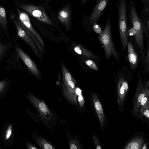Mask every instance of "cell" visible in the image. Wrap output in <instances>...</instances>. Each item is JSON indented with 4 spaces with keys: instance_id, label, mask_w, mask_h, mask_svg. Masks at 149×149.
I'll list each match as a JSON object with an SVG mask.
<instances>
[{
    "instance_id": "6da1fadb",
    "label": "cell",
    "mask_w": 149,
    "mask_h": 149,
    "mask_svg": "<svg viewBox=\"0 0 149 149\" xmlns=\"http://www.w3.org/2000/svg\"><path fill=\"white\" fill-rule=\"evenodd\" d=\"M118 28L121 41L123 49L128 43V32L127 25L126 0H118L117 3Z\"/></svg>"
},
{
    "instance_id": "7a4b0ae2",
    "label": "cell",
    "mask_w": 149,
    "mask_h": 149,
    "mask_svg": "<svg viewBox=\"0 0 149 149\" xmlns=\"http://www.w3.org/2000/svg\"><path fill=\"white\" fill-rule=\"evenodd\" d=\"M99 39L104 46L105 55L107 60L112 56L116 59L118 56L113 42L111 33V24L110 14L109 15L107 22L101 33L99 35Z\"/></svg>"
},
{
    "instance_id": "3957f363",
    "label": "cell",
    "mask_w": 149,
    "mask_h": 149,
    "mask_svg": "<svg viewBox=\"0 0 149 149\" xmlns=\"http://www.w3.org/2000/svg\"><path fill=\"white\" fill-rule=\"evenodd\" d=\"M130 19L133 26L128 31V34L134 37L136 44L140 48L142 56H143L144 28L143 23L137 15H133Z\"/></svg>"
},
{
    "instance_id": "277c9868",
    "label": "cell",
    "mask_w": 149,
    "mask_h": 149,
    "mask_svg": "<svg viewBox=\"0 0 149 149\" xmlns=\"http://www.w3.org/2000/svg\"><path fill=\"white\" fill-rule=\"evenodd\" d=\"M19 6L31 15L40 21L50 25H53V23L47 15L45 9L41 7L28 4H20Z\"/></svg>"
},
{
    "instance_id": "5b68a950",
    "label": "cell",
    "mask_w": 149,
    "mask_h": 149,
    "mask_svg": "<svg viewBox=\"0 0 149 149\" xmlns=\"http://www.w3.org/2000/svg\"><path fill=\"white\" fill-rule=\"evenodd\" d=\"M149 81H147L145 86H143L142 80L139 78L138 82L137 91L135 97L134 106V113L136 114L138 112L141 103L144 97L146 95L149 96V92L148 87Z\"/></svg>"
},
{
    "instance_id": "8992f818",
    "label": "cell",
    "mask_w": 149,
    "mask_h": 149,
    "mask_svg": "<svg viewBox=\"0 0 149 149\" xmlns=\"http://www.w3.org/2000/svg\"><path fill=\"white\" fill-rule=\"evenodd\" d=\"M14 23L18 36L22 38L31 47L37 56H39V52L35 42L29 34L22 24L17 20H15Z\"/></svg>"
},
{
    "instance_id": "52a82bcc",
    "label": "cell",
    "mask_w": 149,
    "mask_h": 149,
    "mask_svg": "<svg viewBox=\"0 0 149 149\" xmlns=\"http://www.w3.org/2000/svg\"><path fill=\"white\" fill-rule=\"evenodd\" d=\"M17 11L19 21L35 36L41 45L45 47L42 38L33 27L28 15L25 12L21 11L18 8L17 9Z\"/></svg>"
},
{
    "instance_id": "ba28073f",
    "label": "cell",
    "mask_w": 149,
    "mask_h": 149,
    "mask_svg": "<svg viewBox=\"0 0 149 149\" xmlns=\"http://www.w3.org/2000/svg\"><path fill=\"white\" fill-rule=\"evenodd\" d=\"M16 49L19 57L29 70L36 77L40 78L39 71L34 62L19 47L17 46Z\"/></svg>"
},
{
    "instance_id": "9c48e42d",
    "label": "cell",
    "mask_w": 149,
    "mask_h": 149,
    "mask_svg": "<svg viewBox=\"0 0 149 149\" xmlns=\"http://www.w3.org/2000/svg\"><path fill=\"white\" fill-rule=\"evenodd\" d=\"M128 89V85L127 82L123 75H120L117 87V101L119 106H121L123 105Z\"/></svg>"
},
{
    "instance_id": "30bf717a",
    "label": "cell",
    "mask_w": 149,
    "mask_h": 149,
    "mask_svg": "<svg viewBox=\"0 0 149 149\" xmlns=\"http://www.w3.org/2000/svg\"><path fill=\"white\" fill-rule=\"evenodd\" d=\"M109 1V0H99L89 18V22L91 25L95 22L97 23L98 22Z\"/></svg>"
},
{
    "instance_id": "8fae6325",
    "label": "cell",
    "mask_w": 149,
    "mask_h": 149,
    "mask_svg": "<svg viewBox=\"0 0 149 149\" xmlns=\"http://www.w3.org/2000/svg\"><path fill=\"white\" fill-rule=\"evenodd\" d=\"M128 57L131 68L135 70L137 67L138 63V57L135 51L133 46L130 42L127 44Z\"/></svg>"
},
{
    "instance_id": "7c38bea8",
    "label": "cell",
    "mask_w": 149,
    "mask_h": 149,
    "mask_svg": "<svg viewBox=\"0 0 149 149\" xmlns=\"http://www.w3.org/2000/svg\"><path fill=\"white\" fill-rule=\"evenodd\" d=\"M92 99L96 112L100 121V126L102 127L104 125L105 118L102 105L98 99L97 95L96 94L93 95Z\"/></svg>"
},
{
    "instance_id": "4fadbf2b",
    "label": "cell",
    "mask_w": 149,
    "mask_h": 149,
    "mask_svg": "<svg viewBox=\"0 0 149 149\" xmlns=\"http://www.w3.org/2000/svg\"><path fill=\"white\" fill-rule=\"evenodd\" d=\"M70 9L68 6H66L59 11L58 18L63 25L68 27L70 24Z\"/></svg>"
},
{
    "instance_id": "5bb4252c",
    "label": "cell",
    "mask_w": 149,
    "mask_h": 149,
    "mask_svg": "<svg viewBox=\"0 0 149 149\" xmlns=\"http://www.w3.org/2000/svg\"><path fill=\"white\" fill-rule=\"evenodd\" d=\"M29 98L32 104L40 112L44 114L50 113L48 109L43 102L38 100L31 94H29Z\"/></svg>"
},
{
    "instance_id": "9a60e30c",
    "label": "cell",
    "mask_w": 149,
    "mask_h": 149,
    "mask_svg": "<svg viewBox=\"0 0 149 149\" xmlns=\"http://www.w3.org/2000/svg\"><path fill=\"white\" fill-rule=\"evenodd\" d=\"M143 140L142 138H135L130 142L124 148L125 149H139L141 148Z\"/></svg>"
},
{
    "instance_id": "2e32d148",
    "label": "cell",
    "mask_w": 149,
    "mask_h": 149,
    "mask_svg": "<svg viewBox=\"0 0 149 149\" xmlns=\"http://www.w3.org/2000/svg\"><path fill=\"white\" fill-rule=\"evenodd\" d=\"M76 52L79 54L91 58H95L96 57L91 52L81 45L76 46L74 49Z\"/></svg>"
},
{
    "instance_id": "e0dca14e",
    "label": "cell",
    "mask_w": 149,
    "mask_h": 149,
    "mask_svg": "<svg viewBox=\"0 0 149 149\" xmlns=\"http://www.w3.org/2000/svg\"><path fill=\"white\" fill-rule=\"evenodd\" d=\"M7 18L5 9L0 4V25L4 29L7 27Z\"/></svg>"
},
{
    "instance_id": "ac0fdd59",
    "label": "cell",
    "mask_w": 149,
    "mask_h": 149,
    "mask_svg": "<svg viewBox=\"0 0 149 149\" xmlns=\"http://www.w3.org/2000/svg\"><path fill=\"white\" fill-rule=\"evenodd\" d=\"M36 142L38 145L42 148L45 149H52L54 148L53 146L46 139L38 137L36 139Z\"/></svg>"
},
{
    "instance_id": "d6986e66",
    "label": "cell",
    "mask_w": 149,
    "mask_h": 149,
    "mask_svg": "<svg viewBox=\"0 0 149 149\" xmlns=\"http://www.w3.org/2000/svg\"><path fill=\"white\" fill-rule=\"evenodd\" d=\"M142 107L140 112L142 113L145 110L149 109V96H145L143 99L141 103Z\"/></svg>"
},
{
    "instance_id": "ffe728a7",
    "label": "cell",
    "mask_w": 149,
    "mask_h": 149,
    "mask_svg": "<svg viewBox=\"0 0 149 149\" xmlns=\"http://www.w3.org/2000/svg\"><path fill=\"white\" fill-rule=\"evenodd\" d=\"M86 64L91 69L96 71L98 70L96 64L92 60H88L85 61Z\"/></svg>"
},
{
    "instance_id": "44dd1931",
    "label": "cell",
    "mask_w": 149,
    "mask_h": 149,
    "mask_svg": "<svg viewBox=\"0 0 149 149\" xmlns=\"http://www.w3.org/2000/svg\"><path fill=\"white\" fill-rule=\"evenodd\" d=\"M92 28L94 31L97 33L100 34L102 31L101 28L100 26L97 24V23L95 22L93 24Z\"/></svg>"
},
{
    "instance_id": "7402d4cb",
    "label": "cell",
    "mask_w": 149,
    "mask_h": 149,
    "mask_svg": "<svg viewBox=\"0 0 149 149\" xmlns=\"http://www.w3.org/2000/svg\"><path fill=\"white\" fill-rule=\"evenodd\" d=\"M12 133V125L10 124L8 127L6 132L5 139L7 140L9 139Z\"/></svg>"
},
{
    "instance_id": "603a6c76",
    "label": "cell",
    "mask_w": 149,
    "mask_h": 149,
    "mask_svg": "<svg viewBox=\"0 0 149 149\" xmlns=\"http://www.w3.org/2000/svg\"><path fill=\"white\" fill-rule=\"evenodd\" d=\"M93 139L94 141V143L96 146V149H101L102 148L100 146V145L98 140L95 135H93Z\"/></svg>"
},
{
    "instance_id": "cb8c5ba5",
    "label": "cell",
    "mask_w": 149,
    "mask_h": 149,
    "mask_svg": "<svg viewBox=\"0 0 149 149\" xmlns=\"http://www.w3.org/2000/svg\"><path fill=\"white\" fill-rule=\"evenodd\" d=\"M78 101L80 104V105L82 107L84 104V100L83 97L81 94L79 95L78 98Z\"/></svg>"
},
{
    "instance_id": "d4e9b609",
    "label": "cell",
    "mask_w": 149,
    "mask_h": 149,
    "mask_svg": "<svg viewBox=\"0 0 149 149\" xmlns=\"http://www.w3.org/2000/svg\"><path fill=\"white\" fill-rule=\"evenodd\" d=\"M145 61L146 62L147 66V70H149V48H148L147 55L145 58Z\"/></svg>"
},
{
    "instance_id": "484cf974",
    "label": "cell",
    "mask_w": 149,
    "mask_h": 149,
    "mask_svg": "<svg viewBox=\"0 0 149 149\" xmlns=\"http://www.w3.org/2000/svg\"><path fill=\"white\" fill-rule=\"evenodd\" d=\"M6 84V82L4 81H0V93L5 87Z\"/></svg>"
},
{
    "instance_id": "4316f807",
    "label": "cell",
    "mask_w": 149,
    "mask_h": 149,
    "mask_svg": "<svg viewBox=\"0 0 149 149\" xmlns=\"http://www.w3.org/2000/svg\"><path fill=\"white\" fill-rule=\"evenodd\" d=\"M70 148L71 149H77L78 148L77 146L76 145V143H74V142L72 141L70 143Z\"/></svg>"
},
{
    "instance_id": "83f0119b",
    "label": "cell",
    "mask_w": 149,
    "mask_h": 149,
    "mask_svg": "<svg viewBox=\"0 0 149 149\" xmlns=\"http://www.w3.org/2000/svg\"><path fill=\"white\" fill-rule=\"evenodd\" d=\"M4 47L0 43V57L1 56L4 52Z\"/></svg>"
},
{
    "instance_id": "f1b7e54d",
    "label": "cell",
    "mask_w": 149,
    "mask_h": 149,
    "mask_svg": "<svg viewBox=\"0 0 149 149\" xmlns=\"http://www.w3.org/2000/svg\"><path fill=\"white\" fill-rule=\"evenodd\" d=\"M149 109H146L142 113H143L144 115L146 116V117H148V118H149Z\"/></svg>"
},
{
    "instance_id": "f546056e",
    "label": "cell",
    "mask_w": 149,
    "mask_h": 149,
    "mask_svg": "<svg viewBox=\"0 0 149 149\" xmlns=\"http://www.w3.org/2000/svg\"><path fill=\"white\" fill-rule=\"evenodd\" d=\"M27 147L29 149H36L37 148H36L33 145L30 143L27 144Z\"/></svg>"
},
{
    "instance_id": "4dcf8cb0",
    "label": "cell",
    "mask_w": 149,
    "mask_h": 149,
    "mask_svg": "<svg viewBox=\"0 0 149 149\" xmlns=\"http://www.w3.org/2000/svg\"><path fill=\"white\" fill-rule=\"evenodd\" d=\"M75 92L77 95H79L81 94V91L79 88H77Z\"/></svg>"
},
{
    "instance_id": "1f68e13d",
    "label": "cell",
    "mask_w": 149,
    "mask_h": 149,
    "mask_svg": "<svg viewBox=\"0 0 149 149\" xmlns=\"http://www.w3.org/2000/svg\"><path fill=\"white\" fill-rule=\"evenodd\" d=\"M86 0H82V3H81L82 7L84 6Z\"/></svg>"
},
{
    "instance_id": "d6a6232c",
    "label": "cell",
    "mask_w": 149,
    "mask_h": 149,
    "mask_svg": "<svg viewBox=\"0 0 149 149\" xmlns=\"http://www.w3.org/2000/svg\"><path fill=\"white\" fill-rule=\"evenodd\" d=\"M145 10L146 13L148 12V7H146L145 8Z\"/></svg>"
},
{
    "instance_id": "836d02e7",
    "label": "cell",
    "mask_w": 149,
    "mask_h": 149,
    "mask_svg": "<svg viewBox=\"0 0 149 149\" xmlns=\"http://www.w3.org/2000/svg\"><path fill=\"white\" fill-rule=\"evenodd\" d=\"M142 149H147V148H146V144H145L143 148H142Z\"/></svg>"
},
{
    "instance_id": "e575fe53",
    "label": "cell",
    "mask_w": 149,
    "mask_h": 149,
    "mask_svg": "<svg viewBox=\"0 0 149 149\" xmlns=\"http://www.w3.org/2000/svg\"><path fill=\"white\" fill-rule=\"evenodd\" d=\"M143 1L147 2L148 3H149V0H143Z\"/></svg>"
}]
</instances>
